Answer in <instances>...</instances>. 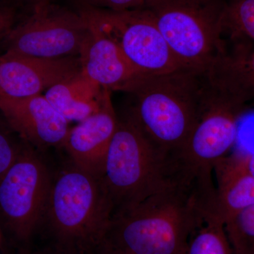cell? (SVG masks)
Masks as SVG:
<instances>
[{
	"label": "cell",
	"mask_w": 254,
	"mask_h": 254,
	"mask_svg": "<svg viewBox=\"0 0 254 254\" xmlns=\"http://www.w3.org/2000/svg\"><path fill=\"white\" fill-rule=\"evenodd\" d=\"M213 183L184 174L177 181L112 218L102 251L184 254L190 235L213 211Z\"/></svg>",
	"instance_id": "cell-1"
},
{
	"label": "cell",
	"mask_w": 254,
	"mask_h": 254,
	"mask_svg": "<svg viewBox=\"0 0 254 254\" xmlns=\"http://www.w3.org/2000/svg\"><path fill=\"white\" fill-rule=\"evenodd\" d=\"M246 165L249 172L254 177V153L245 151Z\"/></svg>",
	"instance_id": "cell-23"
},
{
	"label": "cell",
	"mask_w": 254,
	"mask_h": 254,
	"mask_svg": "<svg viewBox=\"0 0 254 254\" xmlns=\"http://www.w3.org/2000/svg\"><path fill=\"white\" fill-rule=\"evenodd\" d=\"M228 0H145L175 58L184 68L206 72L226 41Z\"/></svg>",
	"instance_id": "cell-5"
},
{
	"label": "cell",
	"mask_w": 254,
	"mask_h": 254,
	"mask_svg": "<svg viewBox=\"0 0 254 254\" xmlns=\"http://www.w3.org/2000/svg\"><path fill=\"white\" fill-rule=\"evenodd\" d=\"M118 124L111 91L105 88L100 109L68 131L63 148L69 155L71 164L101 178L105 157Z\"/></svg>",
	"instance_id": "cell-12"
},
{
	"label": "cell",
	"mask_w": 254,
	"mask_h": 254,
	"mask_svg": "<svg viewBox=\"0 0 254 254\" xmlns=\"http://www.w3.org/2000/svg\"><path fill=\"white\" fill-rule=\"evenodd\" d=\"M184 254H234L225 224L210 212L190 235Z\"/></svg>",
	"instance_id": "cell-17"
},
{
	"label": "cell",
	"mask_w": 254,
	"mask_h": 254,
	"mask_svg": "<svg viewBox=\"0 0 254 254\" xmlns=\"http://www.w3.org/2000/svg\"><path fill=\"white\" fill-rule=\"evenodd\" d=\"M52 183L44 160L29 144L0 178V215L18 240H29L41 226Z\"/></svg>",
	"instance_id": "cell-8"
},
{
	"label": "cell",
	"mask_w": 254,
	"mask_h": 254,
	"mask_svg": "<svg viewBox=\"0 0 254 254\" xmlns=\"http://www.w3.org/2000/svg\"><path fill=\"white\" fill-rule=\"evenodd\" d=\"M104 91L81 71L50 87L44 96L68 123H80L100 109Z\"/></svg>",
	"instance_id": "cell-16"
},
{
	"label": "cell",
	"mask_w": 254,
	"mask_h": 254,
	"mask_svg": "<svg viewBox=\"0 0 254 254\" xmlns=\"http://www.w3.org/2000/svg\"><path fill=\"white\" fill-rule=\"evenodd\" d=\"M204 75L215 89L247 108L254 106V42L226 37L223 50Z\"/></svg>",
	"instance_id": "cell-14"
},
{
	"label": "cell",
	"mask_w": 254,
	"mask_h": 254,
	"mask_svg": "<svg viewBox=\"0 0 254 254\" xmlns=\"http://www.w3.org/2000/svg\"><path fill=\"white\" fill-rule=\"evenodd\" d=\"M84 5L98 9L124 11L142 7L145 0H83Z\"/></svg>",
	"instance_id": "cell-21"
},
{
	"label": "cell",
	"mask_w": 254,
	"mask_h": 254,
	"mask_svg": "<svg viewBox=\"0 0 254 254\" xmlns=\"http://www.w3.org/2000/svg\"><path fill=\"white\" fill-rule=\"evenodd\" d=\"M87 21L88 29L78 55L82 73L102 88L128 93L143 75L135 69L110 37Z\"/></svg>",
	"instance_id": "cell-13"
},
{
	"label": "cell",
	"mask_w": 254,
	"mask_h": 254,
	"mask_svg": "<svg viewBox=\"0 0 254 254\" xmlns=\"http://www.w3.org/2000/svg\"><path fill=\"white\" fill-rule=\"evenodd\" d=\"M246 110L245 105L215 89L206 80L198 118L176 157L180 168L191 176L213 182L215 164L236 143L239 123Z\"/></svg>",
	"instance_id": "cell-6"
},
{
	"label": "cell",
	"mask_w": 254,
	"mask_h": 254,
	"mask_svg": "<svg viewBox=\"0 0 254 254\" xmlns=\"http://www.w3.org/2000/svg\"><path fill=\"white\" fill-rule=\"evenodd\" d=\"M81 71L78 57L40 59L5 53L0 55V98L40 95Z\"/></svg>",
	"instance_id": "cell-10"
},
{
	"label": "cell",
	"mask_w": 254,
	"mask_h": 254,
	"mask_svg": "<svg viewBox=\"0 0 254 254\" xmlns=\"http://www.w3.org/2000/svg\"><path fill=\"white\" fill-rule=\"evenodd\" d=\"M214 210L224 224L254 205V177L245 163V151L226 155L215 164Z\"/></svg>",
	"instance_id": "cell-15"
},
{
	"label": "cell",
	"mask_w": 254,
	"mask_h": 254,
	"mask_svg": "<svg viewBox=\"0 0 254 254\" xmlns=\"http://www.w3.org/2000/svg\"><path fill=\"white\" fill-rule=\"evenodd\" d=\"M234 254H254V205L225 225Z\"/></svg>",
	"instance_id": "cell-19"
},
{
	"label": "cell",
	"mask_w": 254,
	"mask_h": 254,
	"mask_svg": "<svg viewBox=\"0 0 254 254\" xmlns=\"http://www.w3.org/2000/svg\"><path fill=\"white\" fill-rule=\"evenodd\" d=\"M225 34L254 42V0H228Z\"/></svg>",
	"instance_id": "cell-18"
},
{
	"label": "cell",
	"mask_w": 254,
	"mask_h": 254,
	"mask_svg": "<svg viewBox=\"0 0 254 254\" xmlns=\"http://www.w3.org/2000/svg\"><path fill=\"white\" fill-rule=\"evenodd\" d=\"M28 144L10 127L4 117L0 116V178Z\"/></svg>",
	"instance_id": "cell-20"
},
{
	"label": "cell",
	"mask_w": 254,
	"mask_h": 254,
	"mask_svg": "<svg viewBox=\"0 0 254 254\" xmlns=\"http://www.w3.org/2000/svg\"><path fill=\"white\" fill-rule=\"evenodd\" d=\"M100 254H121L117 253V252H111V251L103 250L100 252Z\"/></svg>",
	"instance_id": "cell-25"
},
{
	"label": "cell",
	"mask_w": 254,
	"mask_h": 254,
	"mask_svg": "<svg viewBox=\"0 0 254 254\" xmlns=\"http://www.w3.org/2000/svg\"><path fill=\"white\" fill-rule=\"evenodd\" d=\"M16 14L12 9L0 6V38H5L15 26Z\"/></svg>",
	"instance_id": "cell-22"
},
{
	"label": "cell",
	"mask_w": 254,
	"mask_h": 254,
	"mask_svg": "<svg viewBox=\"0 0 254 254\" xmlns=\"http://www.w3.org/2000/svg\"><path fill=\"white\" fill-rule=\"evenodd\" d=\"M0 114L26 143L36 150L63 147L68 122L44 95L23 98H0Z\"/></svg>",
	"instance_id": "cell-11"
},
{
	"label": "cell",
	"mask_w": 254,
	"mask_h": 254,
	"mask_svg": "<svg viewBox=\"0 0 254 254\" xmlns=\"http://www.w3.org/2000/svg\"><path fill=\"white\" fill-rule=\"evenodd\" d=\"M113 214L101 178L71 164L53 179L42 223L56 254H100Z\"/></svg>",
	"instance_id": "cell-2"
},
{
	"label": "cell",
	"mask_w": 254,
	"mask_h": 254,
	"mask_svg": "<svg viewBox=\"0 0 254 254\" xmlns=\"http://www.w3.org/2000/svg\"><path fill=\"white\" fill-rule=\"evenodd\" d=\"M206 80L190 70L142 76L128 93L133 97L130 117L164 153L176 157L198 118Z\"/></svg>",
	"instance_id": "cell-3"
},
{
	"label": "cell",
	"mask_w": 254,
	"mask_h": 254,
	"mask_svg": "<svg viewBox=\"0 0 254 254\" xmlns=\"http://www.w3.org/2000/svg\"><path fill=\"white\" fill-rule=\"evenodd\" d=\"M28 1H31L32 4H33V6H36V5H39L42 4H45V3L50 2V0H28Z\"/></svg>",
	"instance_id": "cell-24"
},
{
	"label": "cell",
	"mask_w": 254,
	"mask_h": 254,
	"mask_svg": "<svg viewBox=\"0 0 254 254\" xmlns=\"http://www.w3.org/2000/svg\"><path fill=\"white\" fill-rule=\"evenodd\" d=\"M80 11L118 45L140 74L158 76L186 69L175 58L152 15L143 6L113 11L84 5Z\"/></svg>",
	"instance_id": "cell-7"
},
{
	"label": "cell",
	"mask_w": 254,
	"mask_h": 254,
	"mask_svg": "<svg viewBox=\"0 0 254 254\" xmlns=\"http://www.w3.org/2000/svg\"><path fill=\"white\" fill-rule=\"evenodd\" d=\"M182 175L176 160L157 148L128 114L118 118L101 177L113 216L170 186Z\"/></svg>",
	"instance_id": "cell-4"
},
{
	"label": "cell",
	"mask_w": 254,
	"mask_h": 254,
	"mask_svg": "<svg viewBox=\"0 0 254 254\" xmlns=\"http://www.w3.org/2000/svg\"><path fill=\"white\" fill-rule=\"evenodd\" d=\"M88 23L81 11L50 2L33 6V11L5 37L6 53L40 58L78 57Z\"/></svg>",
	"instance_id": "cell-9"
}]
</instances>
